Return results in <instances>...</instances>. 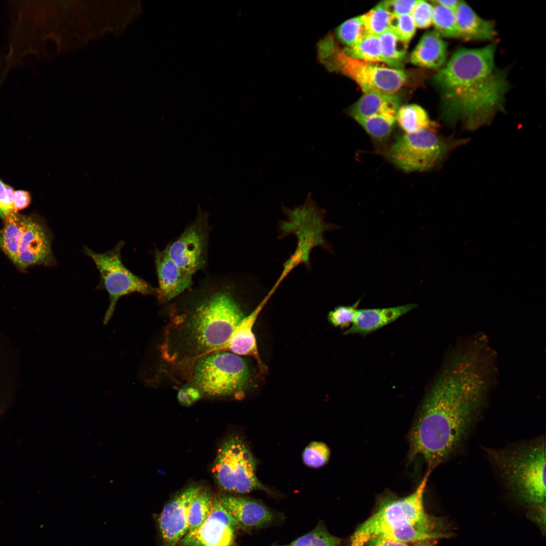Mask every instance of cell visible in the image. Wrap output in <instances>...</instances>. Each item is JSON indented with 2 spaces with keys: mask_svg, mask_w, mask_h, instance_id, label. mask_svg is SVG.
<instances>
[{
  "mask_svg": "<svg viewBox=\"0 0 546 546\" xmlns=\"http://www.w3.org/2000/svg\"><path fill=\"white\" fill-rule=\"evenodd\" d=\"M493 368L484 338L476 336L453 348L411 430V459L421 457L431 472L457 451L485 406Z\"/></svg>",
  "mask_w": 546,
  "mask_h": 546,
  "instance_id": "cell-1",
  "label": "cell"
},
{
  "mask_svg": "<svg viewBox=\"0 0 546 546\" xmlns=\"http://www.w3.org/2000/svg\"><path fill=\"white\" fill-rule=\"evenodd\" d=\"M496 46L461 48L434 77L442 96V115L469 129L488 123L502 109L509 88L505 72L495 64Z\"/></svg>",
  "mask_w": 546,
  "mask_h": 546,
  "instance_id": "cell-2",
  "label": "cell"
},
{
  "mask_svg": "<svg viewBox=\"0 0 546 546\" xmlns=\"http://www.w3.org/2000/svg\"><path fill=\"white\" fill-rule=\"evenodd\" d=\"M244 316L230 295L209 296L191 312L174 321L164 344V356L170 361H193L211 352L223 350Z\"/></svg>",
  "mask_w": 546,
  "mask_h": 546,
  "instance_id": "cell-3",
  "label": "cell"
},
{
  "mask_svg": "<svg viewBox=\"0 0 546 546\" xmlns=\"http://www.w3.org/2000/svg\"><path fill=\"white\" fill-rule=\"evenodd\" d=\"M430 473L427 471L416 489L407 496L388 493L381 496L375 512L356 528L347 546H364L377 537L408 543L448 537L450 534L442 522L425 508L424 495Z\"/></svg>",
  "mask_w": 546,
  "mask_h": 546,
  "instance_id": "cell-4",
  "label": "cell"
},
{
  "mask_svg": "<svg viewBox=\"0 0 546 546\" xmlns=\"http://www.w3.org/2000/svg\"><path fill=\"white\" fill-rule=\"evenodd\" d=\"M503 481L522 502L542 509L545 501V448L541 438L485 449Z\"/></svg>",
  "mask_w": 546,
  "mask_h": 546,
  "instance_id": "cell-5",
  "label": "cell"
},
{
  "mask_svg": "<svg viewBox=\"0 0 546 546\" xmlns=\"http://www.w3.org/2000/svg\"><path fill=\"white\" fill-rule=\"evenodd\" d=\"M193 386L211 397L236 395L243 392L250 379L246 361L240 355L218 350L192 361Z\"/></svg>",
  "mask_w": 546,
  "mask_h": 546,
  "instance_id": "cell-6",
  "label": "cell"
},
{
  "mask_svg": "<svg viewBox=\"0 0 546 546\" xmlns=\"http://www.w3.org/2000/svg\"><path fill=\"white\" fill-rule=\"evenodd\" d=\"M282 208L287 219L280 223L281 235L294 234L298 241L294 253L284 265L283 271L288 274L298 264L304 263L309 266V256L314 247L321 246L331 251V247L324 239L323 235L325 232L336 227L324 221V211L313 200L310 193L301 205L292 209L283 206Z\"/></svg>",
  "mask_w": 546,
  "mask_h": 546,
  "instance_id": "cell-7",
  "label": "cell"
},
{
  "mask_svg": "<svg viewBox=\"0 0 546 546\" xmlns=\"http://www.w3.org/2000/svg\"><path fill=\"white\" fill-rule=\"evenodd\" d=\"M463 142L441 137L431 130L404 133L389 147L385 157L404 171H424L436 166L449 151Z\"/></svg>",
  "mask_w": 546,
  "mask_h": 546,
  "instance_id": "cell-8",
  "label": "cell"
},
{
  "mask_svg": "<svg viewBox=\"0 0 546 546\" xmlns=\"http://www.w3.org/2000/svg\"><path fill=\"white\" fill-rule=\"evenodd\" d=\"M124 245V242L120 241L112 249L101 253L83 247V252L92 259L99 270L100 283L98 288L105 290L109 297L110 304L104 319V324L109 321L117 301L122 296L132 293L158 294V289L134 274L124 265L121 254Z\"/></svg>",
  "mask_w": 546,
  "mask_h": 546,
  "instance_id": "cell-9",
  "label": "cell"
},
{
  "mask_svg": "<svg viewBox=\"0 0 546 546\" xmlns=\"http://www.w3.org/2000/svg\"><path fill=\"white\" fill-rule=\"evenodd\" d=\"M256 462L249 448L238 436L230 437L219 447L212 472L219 486L227 492L245 493L266 490L256 474Z\"/></svg>",
  "mask_w": 546,
  "mask_h": 546,
  "instance_id": "cell-10",
  "label": "cell"
},
{
  "mask_svg": "<svg viewBox=\"0 0 546 546\" xmlns=\"http://www.w3.org/2000/svg\"><path fill=\"white\" fill-rule=\"evenodd\" d=\"M321 61L329 68L335 69L351 78L363 93L395 95L406 80V75L401 69L350 57L336 46L331 53Z\"/></svg>",
  "mask_w": 546,
  "mask_h": 546,
  "instance_id": "cell-11",
  "label": "cell"
},
{
  "mask_svg": "<svg viewBox=\"0 0 546 546\" xmlns=\"http://www.w3.org/2000/svg\"><path fill=\"white\" fill-rule=\"evenodd\" d=\"M207 218L202 211L164 251L180 268L193 276L206 264L209 231Z\"/></svg>",
  "mask_w": 546,
  "mask_h": 546,
  "instance_id": "cell-12",
  "label": "cell"
},
{
  "mask_svg": "<svg viewBox=\"0 0 546 546\" xmlns=\"http://www.w3.org/2000/svg\"><path fill=\"white\" fill-rule=\"evenodd\" d=\"M241 527L218 499L213 498L207 519L199 528L186 534L180 541V546H231L234 528Z\"/></svg>",
  "mask_w": 546,
  "mask_h": 546,
  "instance_id": "cell-13",
  "label": "cell"
},
{
  "mask_svg": "<svg viewBox=\"0 0 546 546\" xmlns=\"http://www.w3.org/2000/svg\"><path fill=\"white\" fill-rule=\"evenodd\" d=\"M201 489L199 485L189 486L164 507L158 525L166 546H176L188 533L190 507Z\"/></svg>",
  "mask_w": 546,
  "mask_h": 546,
  "instance_id": "cell-14",
  "label": "cell"
},
{
  "mask_svg": "<svg viewBox=\"0 0 546 546\" xmlns=\"http://www.w3.org/2000/svg\"><path fill=\"white\" fill-rule=\"evenodd\" d=\"M55 263L51 249V238L46 227L36 219L28 216L26 230L22 238L17 264L25 268L35 264Z\"/></svg>",
  "mask_w": 546,
  "mask_h": 546,
  "instance_id": "cell-15",
  "label": "cell"
},
{
  "mask_svg": "<svg viewBox=\"0 0 546 546\" xmlns=\"http://www.w3.org/2000/svg\"><path fill=\"white\" fill-rule=\"evenodd\" d=\"M155 263L158 277V297L162 301L176 297L193 284V276L180 268L163 250H156Z\"/></svg>",
  "mask_w": 546,
  "mask_h": 546,
  "instance_id": "cell-16",
  "label": "cell"
},
{
  "mask_svg": "<svg viewBox=\"0 0 546 546\" xmlns=\"http://www.w3.org/2000/svg\"><path fill=\"white\" fill-rule=\"evenodd\" d=\"M417 307L415 303L380 308L357 309L351 326L345 335H367L395 321Z\"/></svg>",
  "mask_w": 546,
  "mask_h": 546,
  "instance_id": "cell-17",
  "label": "cell"
},
{
  "mask_svg": "<svg viewBox=\"0 0 546 546\" xmlns=\"http://www.w3.org/2000/svg\"><path fill=\"white\" fill-rule=\"evenodd\" d=\"M218 500L224 509L241 525L259 527L270 522L272 513L261 503L250 498L231 495H222Z\"/></svg>",
  "mask_w": 546,
  "mask_h": 546,
  "instance_id": "cell-18",
  "label": "cell"
},
{
  "mask_svg": "<svg viewBox=\"0 0 546 546\" xmlns=\"http://www.w3.org/2000/svg\"><path fill=\"white\" fill-rule=\"evenodd\" d=\"M271 294L269 293L249 315L245 316L233 332L223 350L240 356H251L259 362L257 342L253 328L259 314L268 301Z\"/></svg>",
  "mask_w": 546,
  "mask_h": 546,
  "instance_id": "cell-19",
  "label": "cell"
},
{
  "mask_svg": "<svg viewBox=\"0 0 546 546\" xmlns=\"http://www.w3.org/2000/svg\"><path fill=\"white\" fill-rule=\"evenodd\" d=\"M455 14L459 37L468 40H485L495 36L493 24L478 16L464 1H460Z\"/></svg>",
  "mask_w": 546,
  "mask_h": 546,
  "instance_id": "cell-20",
  "label": "cell"
},
{
  "mask_svg": "<svg viewBox=\"0 0 546 546\" xmlns=\"http://www.w3.org/2000/svg\"><path fill=\"white\" fill-rule=\"evenodd\" d=\"M447 44L435 31L425 33L410 56L413 64L430 69H438L445 63Z\"/></svg>",
  "mask_w": 546,
  "mask_h": 546,
  "instance_id": "cell-21",
  "label": "cell"
},
{
  "mask_svg": "<svg viewBox=\"0 0 546 546\" xmlns=\"http://www.w3.org/2000/svg\"><path fill=\"white\" fill-rule=\"evenodd\" d=\"M28 219V216L14 211L5 220L4 226L0 231V249L16 265L20 244Z\"/></svg>",
  "mask_w": 546,
  "mask_h": 546,
  "instance_id": "cell-22",
  "label": "cell"
},
{
  "mask_svg": "<svg viewBox=\"0 0 546 546\" xmlns=\"http://www.w3.org/2000/svg\"><path fill=\"white\" fill-rule=\"evenodd\" d=\"M400 101L395 95L365 93L350 108L349 114L356 121L390 108H399Z\"/></svg>",
  "mask_w": 546,
  "mask_h": 546,
  "instance_id": "cell-23",
  "label": "cell"
},
{
  "mask_svg": "<svg viewBox=\"0 0 546 546\" xmlns=\"http://www.w3.org/2000/svg\"><path fill=\"white\" fill-rule=\"evenodd\" d=\"M398 109L390 108L357 122L374 142L378 144L383 143L391 134Z\"/></svg>",
  "mask_w": 546,
  "mask_h": 546,
  "instance_id": "cell-24",
  "label": "cell"
},
{
  "mask_svg": "<svg viewBox=\"0 0 546 546\" xmlns=\"http://www.w3.org/2000/svg\"><path fill=\"white\" fill-rule=\"evenodd\" d=\"M396 121L406 133H415L423 130L434 131L435 127L426 111L416 104L400 106L397 113Z\"/></svg>",
  "mask_w": 546,
  "mask_h": 546,
  "instance_id": "cell-25",
  "label": "cell"
},
{
  "mask_svg": "<svg viewBox=\"0 0 546 546\" xmlns=\"http://www.w3.org/2000/svg\"><path fill=\"white\" fill-rule=\"evenodd\" d=\"M382 62L400 69L406 56L408 41L388 30L379 35Z\"/></svg>",
  "mask_w": 546,
  "mask_h": 546,
  "instance_id": "cell-26",
  "label": "cell"
},
{
  "mask_svg": "<svg viewBox=\"0 0 546 546\" xmlns=\"http://www.w3.org/2000/svg\"><path fill=\"white\" fill-rule=\"evenodd\" d=\"M343 51L346 55L355 59L382 62L379 36L366 33L354 45Z\"/></svg>",
  "mask_w": 546,
  "mask_h": 546,
  "instance_id": "cell-27",
  "label": "cell"
},
{
  "mask_svg": "<svg viewBox=\"0 0 546 546\" xmlns=\"http://www.w3.org/2000/svg\"><path fill=\"white\" fill-rule=\"evenodd\" d=\"M432 3V24L435 27V31L441 37H459L455 12L437 4Z\"/></svg>",
  "mask_w": 546,
  "mask_h": 546,
  "instance_id": "cell-28",
  "label": "cell"
},
{
  "mask_svg": "<svg viewBox=\"0 0 546 546\" xmlns=\"http://www.w3.org/2000/svg\"><path fill=\"white\" fill-rule=\"evenodd\" d=\"M212 499L208 490L201 489L193 499L189 512L188 532L199 528L207 519L211 510Z\"/></svg>",
  "mask_w": 546,
  "mask_h": 546,
  "instance_id": "cell-29",
  "label": "cell"
},
{
  "mask_svg": "<svg viewBox=\"0 0 546 546\" xmlns=\"http://www.w3.org/2000/svg\"><path fill=\"white\" fill-rule=\"evenodd\" d=\"M391 17L381 3L360 16L366 33L377 36L389 30Z\"/></svg>",
  "mask_w": 546,
  "mask_h": 546,
  "instance_id": "cell-30",
  "label": "cell"
},
{
  "mask_svg": "<svg viewBox=\"0 0 546 546\" xmlns=\"http://www.w3.org/2000/svg\"><path fill=\"white\" fill-rule=\"evenodd\" d=\"M341 540L331 534L322 524L293 541L291 546H339Z\"/></svg>",
  "mask_w": 546,
  "mask_h": 546,
  "instance_id": "cell-31",
  "label": "cell"
},
{
  "mask_svg": "<svg viewBox=\"0 0 546 546\" xmlns=\"http://www.w3.org/2000/svg\"><path fill=\"white\" fill-rule=\"evenodd\" d=\"M366 33L360 16L347 20L336 29L338 39L347 48L354 45Z\"/></svg>",
  "mask_w": 546,
  "mask_h": 546,
  "instance_id": "cell-32",
  "label": "cell"
},
{
  "mask_svg": "<svg viewBox=\"0 0 546 546\" xmlns=\"http://www.w3.org/2000/svg\"><path fill=\"white\" fill-rule=\"evenodd\" d=\"M330 454V449L325 443L314 441L304 449L303 461L305 465L308 467L319 468L328 462Z\"/></svg>",
  "mask_w": 546,
  "mask_h": 546,
  "instance_id": "cell-33",
  "label": "cell"
},
{
  "mask_svg": "<svg viewBox=\"0 0 546 546\" xmlns=\"http://www.w3.org/2000/svg\"><path fill=\"white\" fill-rule=\"evenodd\" d=\"M416 28L410 14L391 15L389 30L401 39L409 42L414 36Z\"/></svg>",
  "mask_w": 546,
  "mask_h": 546,
  "instance_id": "cell-34",
  "label": "cell"
},
{
  "mask_svg": "<svg viewBox=\"0 0 546 546\" xmlns=\"http://www.w3.org/2000/svg\"><path fill=\"white\" fill-rule=\"evenodd\" d=\"M358 301L351 306H339L331 311L328 319L335 327L344 328L352 324L357 311Z\"/></svg>",
  "mask_w": 546,
  "mask_h": 546,
  "instance_id": "cell-35",
  "label": "cell"
},
{
  "mask_svg": "<svg viewBox=\"0 0 546 546\" xmlns=\"http://www.w3.org/2000/svg\"><path fill=\"white\" fill-rule=\"evenodd\" d=\"M433 5L428 2L417 0V2L411 13L416 27L426 28L432 24Z\"/></svg>",
  "mask_w": 546,
  "mask_h": 546,
  "instance_id": "cell-36",
  "label": "cell"
},
{
  "mask_svg": "<svg viewBox=\"0 0 546 546\" xmlns=\"http://www.w3.org/2000/svg\"><path fill=\"white\" fill-rule=\"evenodd\" d=\"M14 191L0 179V217L5 220L14 211L13 199Z\"/></svg>",
  "mask_w": 546,
  "mask_h": 546,
  "instance_id": "cell-37",
  "label": "cell"
},
{
  "mask_svg": "<svg viewBox=\"0 0 546 546\" xmlns=\"http://www.w3.org/2000/svg\"><path fill=\"white\" fill-rule=\"evenodd\" d=\"M417 0H388L381 3L391 15L411 14Z\"/></svg>",
  "mask_w": 546,
  "mask_h": 546,
  "instance_id": "cell-38",
  "label": "cell"
},
{
  "mask_svg": "<svg viewBox=\"0 0 546 546\" xmlns=\"http://www.w3.org/2000/svg\"><path fill=\"white\" fill-rule=\"evenodd\" d=\"M201 393L194 386L185 387L180 389L178 392V400L185 405H190L199 399Z\"/></svg>",
  "mask_w": 546,
  "mask_h": 546,
  "instance_id": "cell-39",
  "label": "cell"
},
{
  "mask_svg": "<svg viewBox=\"0 0 546 546\" xmlns=\"http://www.w3.org/2000/svg\"><path fill=\"white\" fill-rule=\"evenodd\" d=\"M430 542L425 541L418 544L411 545L408 543L377 537L369 540L364 546H434Z\"/></svg>",
  "mask_w": 546,
  "mask_h": 546,
  "instance_id": "cell-40",
  "label": "cell"
},
{
  "mask_svg": "<svg viewBox=\"0 0 546 546\" xmlns=\"http://www.w3.org/2000/svg\"><path fill=\"white\" fill-rule=\"evenodd\" d=\"M31 198L27 191L18 190L14 191L13 199L14 211L18 212L27 207L30 203Z\"/></svg>",
  "mask_w": 546,
  "mask_h": 546,
  "instance_id": "cell-41",
  "label": "cell"
},
{
  "mask_svg": "<svg viewBox=\"0 0 546 546\" xmlns=\"http://www.w3.org/2000/svg\"><path fill=\"white\" fill-rule=\"evenodd\" d=\"M432 3L437 4L446 8L456 12L459 5L460 1L458 0H435L432 1Z\"/></svg>",
  "mask_w": 546,
  "mask_h": 546,
  "instance_id": "cell-42",
  "label": "cell"
},
{
  "mask_svg": "<svg viewBox=\"0 0 546 546\" xmlns=\"http://www.w3.org/2000/svg\"><path fill=\"white\" fill-rule=\"evenodd\" d=\"M280 546H291V545H280Z\"/></svg>",
  "mask_w": 546,
  "mask_h": 546,
  "instance_id": "cell-43",
  "label": "cell"
}]
</instances>
